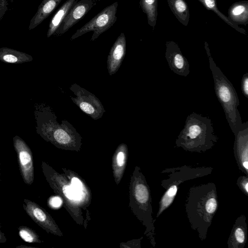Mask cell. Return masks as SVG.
Masks as SVG:
<instances>
[{"mask_svg": "<svg viewBox=\"0 0 248 248\" xmlns=\"http://www.w3.org/2000/svg\"><path fill=\"white\" fill-rule=\"evenodd\" d=\"M217 140L211 120L194 112L186 117L176 144L185 150L202 152L212 147Z\"/></svg>", "mask_w": 248, "mask_h": 248, "instance_id": "obj_1", "label": "cell"}, {"mask_svg": "<svg viewBox=\"0 0 248 248\" xmlns=\"http://www.w3.org/2000/svg\"><path fill=\"white\" fill-rule=\"evenodd\" d=\"M208 57L216 96L223 108L228 124L234 134L243 123L238 109L240 102L237 93L232 83L216 65L211 55Z\"/></svg>", "mask_w": 248, "mask_h": 248, "instance_id": "obj_2", "label": "cell"}, {"mask_svg": "<svg viewBox=\"0 0 248 248\" xmlns=\"http://www.w3.org/2000/svg\"><path fill=\"white\" fill-rule=\"evenodd\" d=\"M38 133L46 140L61 146L75 145L80 141V136L73 126L67 121L59 124L57 117L49 107L45 108L38 119Z\"/></svg>", "mask_w": 248, "mask_h": 248, "instance_id": "obj_3", "label": "cell"}, {"mask_svg": "<svg viewBox=\"0 0 248 248\" xmlns=\"http://www.w3.org/2000/svg\"><path fill=\"white\" fill-rule=\"evenodd\" d=\"M118 6V2L116 1L105 8L83 27L77 30L72 36L71 40L75 39L90 31H93L91 40L93 41L96 40L116 22Z\"/></svg>", "mask_w": 248, "mask_h": 248, "instance_id": "obj_4", "label": "cell"}, {"mask_svg": "<svg viewBox=\"0 0 248 248\" xmlns=\"http://www.w3.org/2000/svg\"><path fill=\"white\" fill-rule=\"evenodd\" d=\"M76 95L71 97L73 102L87 115L93 120L101 118L106 111L100 100L93 94L76 83L70 87Z\"/></svg>", "mask_w": 248, "mask_h": 248, "instance_id": "obj_5", "label": "cell"}, {"mask_svg": "<svg viewBox=\"0 0 248 248\" xmlns=\"http://www.w3.org/2000/svg\"><path fill=\"white\" fill-rule=\"evenodd\" d=\"M20 174L24 182L31 185L34 181V172L33 155L31 149L25 141L18 136L13 138Z\"/></svg>", "mask_w": 248, "mask_h": 248, "instance_id": "obj_6", "label": "cell"}, {"mask_svg": "<svg viewBox=\"0 0 248 248\" xmlns=\"http://www.w3.org/2000/svg\"><path fill=\"white\" fill-rule=\"evenodd\" d=\"M23 207L30 217L47 232L58 235H62L52 217L39 204L24 199Z\"/></svg>", "mask_w": 248, "mask_h": 248, "instance_id": "obj_7", "label": "cell"}, {"mask_svg": "<svg viewBox=\"0 0 248 248\" xmlns=\"http://www.w3.org/2000/svg\"><path fill=\"white\" fill-rule=\"evenodd\" d=\"M165 58L170 68L177 75L186 77L190 73L189 64L178 45L173 41L166 42Z\"/></svg>", "mask_w": 248, "mask_h": 248, "instance_id": "obj_8", "label": "cell"}, {"mask_svg": "<svg viewBox=\"0 0 248 248\" xmlns=\"http://www.w3.org/2000/svg\"><path fill=\"white\" fill-rule=\"evenodd\" d=\"M93 0H80L77 1L70 10L59 29L54 35H61L80 20L93 7Z\"/></svg>", "mask_w": 248, "mask_h": 248, "instance_id": "obj_9", "label": "cell"}, {"mask_svg": "<svg viewBox=\"0 0 248 248\" xmlns=\"http://www.w3.org/2000/svg\"><path fill=\"white\" fill-rule=\"evenodd\" d=\"M126 53V38L122 32L111 47L108 57L107 64L108 74L111 76L118 70Z\"/></svg>", "mask_w": 248, "mask_h": 248, "instance_id": "obj_10", "label": "cell"}, {"mask_svg": "<svg viewBox=\"0 0 248 248\" xmlns=\"http://www.w3.org/2000/svg\"><path fill=\"white\" fill-rule=\"evenodd\" d=\"M235 141L234 149L237 157H239L242 166L247 173L248 168V121L242 123L238 130L234 134Z\"/></svg>", "mask_w": 248, "mask_h": 248, "instance_id": "obj_11", "label": "cell"}, {"mask_svg": "<svg viewBox=\"0 0 248 248\" xmlns=\"http://www.w3.org/2000/svg\"><path fill=\"white\" fill-rule=\"evenodd\" d=\"M62 0H43L38 6L36 13L31 19L29 30L40 24L56 9Z\"/></svg>", "mask_w": 248, "mask_h": 248, "instance_id": "obj_12", "label": "cell"}, {"mask_svg": "<svg viewBox=\"0 0 248 248\" xmlns=\"http://www.w3.org/2000/svg\"><path fill=\"white\" fill-rule=\"evenodd\" d=\"M228 18L235 24L247 25L248 23V1L232 4L228 11Z\"/></svg>", "mask_w": 248, "mask_h": 248, "instance_id": "obj_13", "label": "cell"}, {"mask_svg": "<svg viewBox=\"0 0 248 248\" xmlns=\"http://www.w3.org/2000/svg\"><path fill=\"white\" fill-rule=\"evenodd\" d=\"M77 2V0H67L57 10L50 21L47 37L54 35L59 29L64 18L67 15L72 6Z\"/></svg>", "mask_w": 248, "mask_h": 248, "instance_id": "obj_14", "label": "cell"}, {"mask_svg": "<svg viewBox=\"0 0 248 248\" xmlns=\"http://www.w3.org/2000/svg\"><path fill=\"white\" fill-rule=\"evenodd\" d=\"M0 61L5 63H22L32 61L31 55L12 48H0Z\"/></svg>", "mask_w": 248, "mask_h": 248, "instance_id": "obj_15", "label": "cell"}, {"mask_svg": "<svg viewBox=\"0 0 248 248\" xmlns=\"http://www.w3.org/2000/svg\"><path fill=\"white\" fill-rule=\"evenodd\" d=\"M169 6L177 20L186 26L190 18V13L187 3L185 0H167Z\"/></svg>", "mask_w": 248, "mask_h": 248, "instance_id": "obj_16", "label": "cell"}, {"mask_svg": "<svg viewBox=\"0 0 248 248\" xmlns=\"http://www.w3.org/2000/svg\"><path fill=\"white\" fill-rule=\"evenodd\" d=\"M127 151L126 145L122 143L118 147L114 155L113 166L114 174L117 183L119 182L123 175V170L125 165Z\"/></svg>", "mask_w": 248, "mask_h": 248, "instance_id": "obj_17", "label": "cell"}, {"mask_svg": "<svg viewBox=\"0 0 248 248\" xmlns=\"http://www.w3.org/2000/svg\"><path fill=\"white\" fill-rule=\"evenodd\" d=\"M140 5L147 16L148 24L154 28L157 16V0H140Z\"/></svg>", "mask_w": 248, "mask_h": 248, "instance_id": "obj_18", "label": "cell"}, {"mask_svg": "<svg viewBox=\"0 0 248 248\" xmlns=\"http://www.w3.org/2000/svg\"><path fill=\"white\" fill-rule=\"evenodd\" d=\"M204 7L208 10H211L216 13L228 25L234 29L236 31L244 34H247L246 31L243 28L239 27L238 25L233 23L227 16L222 13L218 9L215 0H198Z\"/></svg>", "mask_w": 248, "mask_h": 248, "instance_id": "obj_19", "label": "cell"}, {"mask_svg": "<svg viewBox=\"0 0 248 248\" xmlns=\"http://www.w3.org/2000/svg\"><path fill=\"white\" fill-rule=\"evenodd\" d=\"M18 234L25 242L30 243H40L42 241L35 231L30 228L21 226L18 228Z\"/></svg>", "mask_w": 248, "mask_h": 248, "instance_id": "obj_20", "label": "cell"}, {"mask_svg": "<svg viewBox=\"0 0 248 248\" xmlns=\"http://www.w3.org/2000/svg\"><path fill=\"white\" fill-rule=\"evenodd\" d=\"M136 201L140 203L147 204L149 200L150 194L147 186L143 183H137L134 190Z\"/></svg>", "mask_w": 248, "mask_h": 248, "instance_id": "obj_21", "label": "cell"}, {"mask_svg": "<svg viewBox=\"0 0 248 248\" xmlns=\"http://www.w3.org/2000/svg\"><path fill=\"white\" fill-rule=\"evenodd\" d=\"M235 241L238 244H243L245 240V233L244 229L240 227H237L234 232Z\"/></svg>", "mask_w": 248, "mask_h": 248, "instance_id": "obj_22", "label": "cell"}, {"mask_svg": "<svg viewBox=\"0 0 248 248\" xmlns=\"http://www.w3.org/2000/svg\"><path fill=\"white\" fill-rule=\"evenodd\" d=\"M12 0H0V20L8 11Z\"/></svg>", "mask_w": 248, "mask_h": 248, "instance_id": "obj_23", "label": "cell"}, {"mask_svg": "<svg viewBox=\"0 0 248 248\" xmlns=\"http://www.w3.org/2000/svg\"><path fill=\"white\" fill-rule=\"evenodd\" d=\"M241 90L243 95L248 98V73L244 74L241 80Z\"/></svg>", "mask_w": 248, "mask_h": 248, "instance_id": "obj_24", "label": "cell"}, {"mask_svg": "<svg viewBox=\"0 0 248 248\" xmlns=\"http://www.w3.org/2000/svg\"><path fill=\"white\" fill-rule=\"evenodd\" d=\"M49 203L53 207H59L61 204L62 201L59 197H53L50 200Z\"/></svg>", "mask_w": 248, "mask_h": 248, "instance_id": "obj_25", "label": "cell"}, {"mask_svg": "<svg viewBox=\"0 0 248 248\" xmlns=\"http://www.w3.org/2000/svg\"><path fill=\"white\" fill-rule=\"evenodd\" d=\"M1 225L0 223V243H4L7 241L6 237L4 233L1 231Z\"/></svg>", "mask_w": 248, "mask_h": 248, "instance_id": "obj_26", "label": "cell"}, {"mask_svg": "<svg viewBox=\"0 0 248 248\" xmlns=\"http://www.w3.org/2000/svg\"><path fill=\"white\" fill-rule=\"evenodd\" d=\"M73 184H74L75 186L78 188H79V186H81V184L77 178H74L73 179Z\"/></svg>", "mask_w": 248, "mask_h": 248, "instance_id": "obj_27", "label": "cell"}, {"mask_svg": "<svg viewBox=\"0 0 248 248\" xmlns=\"http://www.w3.org/2000/svg\"><path fill=\"white\" fill-rule=\"evenodd\" d=\"M16 248H33V247H30V246H24V245H20V246H17L16 247Z\"/></svg>", "mask_w": 248, "mask_h": 248, "instance_id": "obj_28", "label": "cell"}, {"mask_svg": "<svg viewBox=\"0 0 248 248\" xmlns=\"http://www.w3.org/2000/svg\"><path fill=\"white\" fill-rule=\"evenodd\" d=\"M0 176H1V172H0Z\"/></svg>", "mask_w": 248, "mask_h": 248, "instance_id": "obj_29", "label": "cell"}, {"mask_svg": "<svg viewBox=\"0 0 248 248\" xmlns=\"http://www.w3.org/2000/svg\"></svg>", "mask_w": 248, "mask_h": 248, "instance_id": "obj_30", "label": "cell"}]
</instances>
